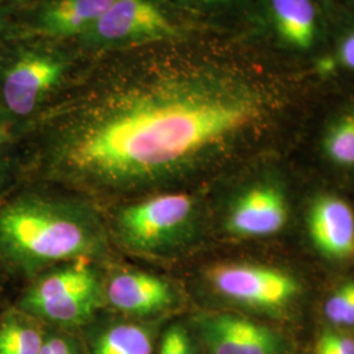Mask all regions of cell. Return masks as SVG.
Wrapping results in <instances>:
<instances>
[{
    "label": "cell",
    "mask_w": 354,
    "mask_h": 354,
    "mask_svg": "<svg viewBox=\"0 0 354 354\" xmlns=\"http://www.w3.org/2000/svg\"><path fill=\"white\" fill-rule=\"evenodd\" d=\"M257 89L232 73L156 59L55 120L39 155L53 180L92 193L163 187L256 125Z\"/></svg>",
    "instance_id": "cell-1"
},
{
    "label": "cell",
    "mask_w": 354,
    "mask_h": 354,
    "mask_svg": "<svg viewBox=\"0 0 354 354\" xmlns=\"http://www.w3.org/2000/svg\"><path fill=\"white\" fill-rule=\"evenodd\" d=\"M104 232L87 207L33 190L0 201V270L35 277L46 268L89 259L104 248Z\"/></svg>",
    "instance_id": "cell-2"
},
{
    "label": "cell",
    "mask_w": 354,
    "mask_h": 354,
    "mask_svg": "<svg viewBox=\"0 0 354 354\" xmlns=\"http://www.w3.org/2000/svg\"><path fill=\"white\" fill-rule=\"evenodd\" d=\"M64 74V61L38 45H16L0 55V108L24 129Z\"/></svg>",
    "instance_id": "cell-3"
},
{
    "label": "cell",
    "mask_w": 354,
    "mask_h": 354,
    "mask_svg": "<svg viewBox=\"0 0 354 354\" xmlns=\"http://www.w3.org/2000/svg\"><path fill=\"white\" fill-rule=\"evenodd\" d=\"M102 295L96 273L77 263L35 279L16 307L39 322L79 326L96 313Z\"/></svg>",
    "instance_id": "cell-4"
},
{
    "label": "cell",
    "mask_w": 354,
    "mask_h": 354,
    "mask_svg": "<svg viewBox=\"0 0 354 354\" xmlns=\"http://www.w3.org/2000/svg\"><path fill=\"white\" fill-rule=\"evenodd\" d=\"M194 201L185 193H165L122 207L115 216V232L130 251L165 252L188 232Z\"/></svg>",
    "instance_id": "cell-5"
},
{
    "label": "cell",
    "mask_w": 354,
    "mask_h": 354,
    "mask_svg": "<svg viewBox=\"0 0 354 354\" xmlns=\"http://www.w3.org/2000/svg\"><path fill=\"white\" fill-rule=\"evenodd\" d=\"M176 36V26L152 0H114L82 39L93 48H115Z\"/></svg>",
    "instance_id": "cell-6"
},
{
    "label": "cell",
    "mask_w": 354,
    "mask_h": 354,
    "mask_svg": "<svg viewBox=\"0 0 354 354\" xmlns=\"http://www.w3.org/2000/svg\"><path fill=\"white\" fill-rule=\"evenodd\" d=\"M206 276L223 297L260 308L286 304L298 292V283L288 274L264 266L223 264L210 268Z\"/></svg>",
    "instance_id": "cell-7"
},
{
    "label": "cell",
    "mask_w": 354,
    "mask_h": 354,
    "mask_svg": "<svg viewBox=\"0 0 354 354\" xmlns=\"http://www.w3.org/2000/svg\"><path fill=\"white\" fill-rule=\"evenodd\" d=\"M288 219L285 198L270 185H257L244 192L232 205L228 231L236 236L257 238L279 232Z\"/></svg>",
    "instance_id": "cell-8"
},
{
    "label": "cell",
    "mask_w": 354,
    "mask_h": 354,
    "mask_svg": "<svg viewBox=\"0 0 354 354\" xmlns=\"http://www.w3.org/2000/svg\"><path fill=\"white\" fill-rule=\"evenodd\" d=\"M203 340L210 354H276L277 339L245 317L218 314L203 319Z\"/></svg>",
    "instance_id": "cell-9"
},
{
    "label": "cell",
    "mask_w": 354,
    "mask_h": 354,
    "mask_svg": "<svg viewBox=\"0 0 354 354\" xmlns=\"http://www.w3.org/2000/svg\"><path fill=\"white\" fill-rule=\"evenodd\" d=\"M104 294L118 311L140 317L165 311L175 298L167 281L136 270L117 273L108 282Z\"/></svg>",
    "instance_id": "cell-10"
},
{
    "label": "cell",
    "mask_w": 354,
    "mask_h": 354,
    "mask_svg": "<svg viewBox=\"0 0 354 354\" xmlns=\"http://www.w3.org/2000/svg\"><path fill=\"white\" fill-rule=\"evenodd\" d=\"M311 238L320 252L335 259L354 257V214L351 206L335 196H323L308 215Z\"/></svg>",
    "instance_id": "cell-11"
},
{
    "label": "cell",
    "mask_w": 354,
    "mask_h": 354,
    "mask_svg": "<svg viewBox=\"0 0 354 354\" xmlns=\"http://www.w3.org/2000/svg\"><path fill=\"white\" fill-rule=\"evenodd\" d=\"M114 0H49L38 11L24 36L66 38L83 36ZM23 36V37H24Z\"/></svg>",
    "instance_id": "cell-12"
},
{
    "label": "cell",
    "mask_w": 354,
    "mask_h": 354,
    "mask_svg": "<svg viewBox=\"0 0 354 354\" xmlns=\"http://www.w3.org/2000/svg\"><path fill=\"white\" fill-rule=\"evenodd\" d=\"M270 17L279 38L294 49H310L317 35L313 0H269Z\"/></svg>",
    "instance_id": "cell-13"
},
{
    "label": "cell",
    "mask_w": 354,
    "mask_h": 354,
    "mask_svg": "<svg viewBox=\"0 0 354 354\" xmlns=\"http://www.w3.org/2000/svg\"><path fill=\"white\" fill-rule=\"evenodd\" d=\"M44 340L39 320L17 307L0 315V354H41Z\"/></svg>",
    "instance_id": "cell-14"
},
{
    "label": "cell",
    "mask_w": 354,
    "mask_h": 354,
    "mask_svg": "<svg viewBox=\"0 0 354 354\" xmlns=\"http://www.w3.org/2000/svg\"><path fill=\"white\" fill-rule=\"evenodd\" d=\"M151 333L140 324L122 323L102 330L93 354H152Z\"/></svg>",
    "instance_id": "cell-15"
},
{
    "label": "cell",
    "mask_w": 354,
    "mask_h": 354,
    "mask_svg": "<svg viewBox=\"0 0 354 354\" xmlns=\"http://www.w3.org/2000/svg\"><path fill=\"white\" fill-rule=\"evenodd\" d=\"M326 150L336 163L354 165V114L345 117L329 131Z\"/></svg>",
    "instance_id": "cell-16"
},
{
    "label": "cell",
    "mask_w": 354,
    "mask_h": 354,
    "mask_svg": "<svg viewBox=\"0 0 354 354\" xmlns=\"http://www.w3.org/2000/svg\"><path fill=\"white\" fill-rule=\"evenodd\" d=\"M12 145L13 142L0 146V201L11 194L10 189L20 172L17 158H15L11 152Z\"/></svg>",
    "instance_id": "cell-17"
},
{
    "label": "cell",
    "mask_w": 354,
    "mask_h": 354,
    "mask_svg": "<svg viewBox=\"0 0 354 354\" xmlns=\"http://www.w3.org/2000/svg\"><path fill=\"white\" fill-rule=\"evenodd\" d=\"M159 354H193L187 329L178 324L167 329L160 342Z\"/></svg>",
    "instance_id": "cell-18"
},
{
    "label": "cell",
    "mask_w": 354,
    "mask_h": 354,
    "mask_svg": "<svg viewBox=\"0 0 354 354\" xmlns=\"http://www.w3.org/2000/svg\"><path fill=\"white\" fill-rule=\"evenodd\" d=\"M354 295V282L342 285L326 304V315L335 324H342L346 308Z\"/></svg>",
    "instance_id": "cell-19"
},
{
    "label": "cell",
    "mask_w": 354,
    "mask_h": 354,
    "mask_svg": "<svg viewBox=\"0 0 354 354\" xmlns=\"http://www.w3.org/2000/svg\"><path fill=\"white\" fill-rule=\"evenodd\" d=\"M317 354H354V340L342 333L327 332L317 342Z\"/></svg>",
    "instance_id": "cell-20"
},
{
    "label": "cell",
    "mask_w": 354,
    "mask_h": 354,
    "mask_svg": "<svg viewBox=\"0 0 354 354\" xmlns=\"http://www.w3.org/2000/svg\"><path fill=\"white\" fill-rule=\"evenodd\" d=\"M23 130V127L0 108V146L15 142Z\"/></svg>",
    "instance_id": "cell-21"
},
{
    "label": "cell",
    "mask_w": 354,
    "mask_h": 354,
    "mask_svg": "<svg viewBox=\"0 0 354 354\" xmlns=\"http://www.w3.org/2000/svg\"><path fill=\"white\" fill-rule=\"evenodd\" d=\"M337 55H339V62L344 67L354 70V30L342 39Z\"/></svg>",
    "instance_id": "cell-22"
},
{
    "label": "cell",
    "mask_w": 354,
    "mask_h": 354,
    "mask_svg": "<svg viewBox=\"0 0 354 354\" xmlns=\"http://www.w3.org/2000/svg\"><path fill=\"white\" fill-rule=\"evenodd\" d=\"M10 29V13L4 4H0V37L4 36Z\"/></svg>",
    "instance_id": "cell-23"
},
{
    "label": "cell",
    "mask_w": 354,
    "mask_h": 354,
    "mask_svg": "<svg viewBox=\"0 0 354 354\" xmlns=\"http://www.w3.org/2000/svg\"><path fill=\"white\" fill-rule=\"evenodd\" d=\"M342 324L344 326H354V295L351 304L348 306V308H346V313H345L344 319H342Z\"/></svg>",
    "instance_id": "cell-24"
},
{
    "label": "cell",
    "mask_w": 354,
    "mask_h": 354,
    "mask_svg": "<svg viewBox=\"0 0 354 354\" xmlns=\"http://www.w3.org/2000/svg\"><path fill=\"white\" fill-rule=\"evenodd\" d=\"M189 1L200 6H225L231 3L232 0H189Z\"/></svg>",
    "instance_id": "cell-25"
},
{
    "label": "cell",
    "mask_w": 354,
    "mask_h": 354,
    "mask_svg": "<svg viewBox=\"0 0 354 354\" xmlns=\"http://www.w3.org/2000/svg\"><path fill=\"white\" fill-rule=\"evenodd\" d=\"M24 1H26V0H0V4L7 6L10 3H24Z\"/></svg>",
    "instance_id": "cell-26"
}]
</instances>
